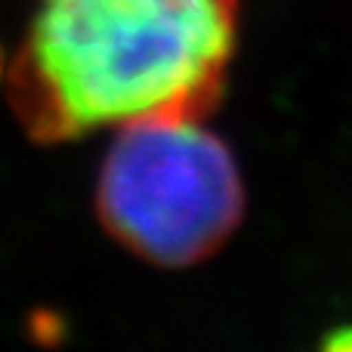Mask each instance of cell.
I'll use <instances>...</instances> for the list:
<instances>
[{
	"label": "cell",
	"mask_w": 352,
	"mask_h": 352,
	"mask_svg": "<svg viewBox=\"0 0 352 352\" xmlns=\"http://www.w3.org/2000/svg\"><path fill=\"white\" fill-rule=\"evenodd\" d=\"M96 217L140 260L198 266L241 226L244 182L204 118H142L121 124L105 152Z\"/></svg>",
	"instance_id": "2"
},
{
	"label": "cell",
	"mask_w": 352,
	"mask_h": 352,
	"mask_svg": "<svg viewBox=\"0 0 352 352\" xmlns=\"http://www.w3.org/2000/svg\"><path fill=\"white\" fill-rule=\"evenodd\" d=\"M238 41V0H31L6 99L56 146L142 118H207Z\"/></svg>",
	"instance_id": "1"
}]
</instances>
